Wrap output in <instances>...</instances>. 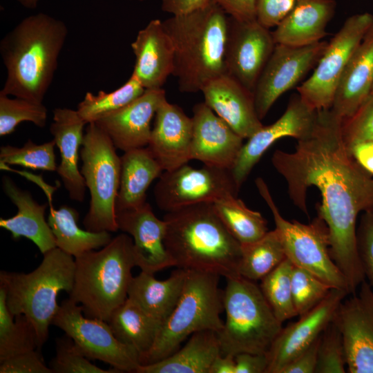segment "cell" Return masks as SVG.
Listing matches in <instances>:
<instances>
[{
  "label": "cell",
  "instance_id": "obj_27",
  "mask_svg": "<svg viewBox=\"0 0 373 373\" xmlns=\"http://www.w3.org/2000/svg\"><path fill=\"white\" fill-rule=\"evenodd\" d=\"M3 189L17 207L9 218H0V227L10 232L14 239L24 237L31 240L42 254L57 247L52 230L45 218L47 204H40L27 191L19 188L9 177L2 178Z\"/></svg>",
  "mask_w": 373,
  "mask_h": 373
},
{
  "label": "cell",
  "instance_id": "obj_13",
  "mask_svg": "<svg viewBox=\"0 0 373 373\" xmlns=\"http://www.w3.org/2000/svg\"><path fill=\"white\" fill-rule=\"evenodd\" d=\"M239 189L231 171L204 165L194 168L185 164L160 175L154 188L157 206L166 212L185 207L214 203L237 196Z\"/></svg>",
  "mask_w": 373,
  "mask_h": 373
},
{
  "label": "cell",
  "instance_id": "obj_55",
  "mask_svg": "<svg viewBox=\"0 0 373 373\" xmlns=\"http://www.w3.org/2000/svg\"><path fill=\"white\" fill-rule=\"evenodd\" d=\"M372 91H373V88H372Z\"/></svg>",
  "mask_w": 373,
  "mask_h": 373
},
{
  "label": "cell",
  "instance_id": "obj_31",
  "mask_svg": "<svg viewBox=\"0 0 373 373\" xmlns=\"http://www.w3.org/2000/svg\"><path fill=\"white\" fill-rule=\"evenodd\" d=\"M220 354L218 333L202 330L193 334L182 347L169 356L140 365L135 373H209Z\"/></svg>",
  "mask_w": 373,
  "mask_h": 373
},
{
  "label": "cell",
  "instance_id": "obj_1",
  "mask_svg": "<svg viewBox=\"0 0 373 373\" xmlns=\"http://www.w3.org/2000/svg\"><path fill=\"white\" fill-rule=\"evenodd\" d=\"M342 124L331 108L318 111L312 133L297 140L291 153L275 151L271 164L285 180L293 204L307 217V190H319L318 216L328 227L332 258L352 294L365 280L357 248V220L363 212L373 211V178L351 154Z\"/></svg>",
  "mask_w": 373,
  "mask_h": 373
},
{
  "label": "cell",
  "instance_id": "obj_46",
  "mask_svg": "<svg viewBox=\"0 0 373 373\" xmlns=\"http://www.w3.org/2000/svg\"><path fill=\"white\" fill-rule=\"evenodd\" d=\"M0 373H52L39 349L24 352L0 362Z\"/></svg>",
  "mask_w": 373,
  "mask_h": 373
},
{
  "label": "cell",
  "instance_id": "obj_3",
  "mask_svg": "<svg viewBox=\"0 0 373 373\" xmlns=\"http://www.w3.org/2000/svg\"><path fill=\"white\" fill-rule=\"evenodd\" d=\"M165 247L175 267L215 274L227 278L240 276L241 244L217 215L213 203H201L166 212Z\"/></svg>",
  "mask_w": 373,
  "mask_h": 373
},
{
  "label": "cell",
  "instance_id": "obj_29",
  "mask_svg": "<svg viewBox=\"0 0 373 373\" xmlns=\"http://www.w3.org/2000/svg\"><path fill=\"white\" fill-rule=\"evenodd\" d=\"M188 270L178 268L163 280L143 271L133 276L128 298L149 316L163 322L176 305L181 295Z\"/></svg>",
  "mask_w": 373,
  "mask_h": 373
},
{
  "label": "cell",
  "instance_id": "obj_51",
  "mask_svg": "<svg viewBox=\"0 0 373 373\" xmlns=\"http://www.w3.org/2000/svg\"><path fill=\"white\" fill-rule=\"evenodd\" d=\"M211 0H162V10L173 15H182L207 6Z\"/></svg>",
  "mask_w": 373,
  "mask_h": 373
},
{
  "label": "cell",
  "instance_id": "obj_50",
  "mask_svg": "<svg viewBox=\"0 0 373 373\" xmlns=\"http://www.w3.org/2000/svg\"><path fill=\"white\" fill-rule=\"evenodd\" d=\"M235 373H267V354L243 352L235 356Z\"/></svg>",
  "mask_w": 373,
  "mask_h": 373
},
{
  "label": "cell",
  "instance_id": "obj_2",
  "mask_svg": "<svg viewBox=\"0 0 373 373\" xmlns=\"http://www.w3.org/2000/svg\"><path fill=\"white\" fill-rule=\"evenodd\" d=\"M67 35L64 22L46 13L22 19L0 41L6 69L0 94L43 103Z\"/></svg>",
  "mask_w": 373,
  "mask_h": 373
},
{
  "label": "cell",
  "instance_id": "obj_7",
  "mask_svg": "<svg viewBox=\"0 0 373 373\" xmlns=\"http://www.w3.org/2000/svg\"><path fill=\"white\" fill-rule=\"evenodd\" d=\"M226 320L218 333L222 355L267 354L283 328L255 281L227 278L223 291Z\"/></svg>",
  "mask_w": 373,
  "mask_h": 373
},
{
  "label": "cell",
  "instance_id": "obj_5",
  "mask_svg": "<svg viewBox=\"0 0 373 373\" xmlns=\"http://www.w3.org/2000/svg\"><path fill=\"white\" fill-rule=\"evenodd\" d=\"M75 262L69 298L82 307L85 316L108 322L128 298L132 269L136 266L133 238L120 233L101 249L75 258Z\"/></svg>",
  "mask_w": 373,
  "mask_h": 373
},
{
  "label": "cell",
  "instance_id": "obj_20",
  "mask_svg": "<svg viewBox=\"0 0 373 373\" xmlns=\"http://www.w3.org/2000/svg\"><path fill=\"white\" fill-rule=\"evenodd\" d=\"M192 119L191 160L231 171L244 139L204 102L193 106Z\"/></svg>",
  "mask_w": 373,
  "mask_h": 373
},
{
  "label": "cell",
  "instance_id": "obj_36",
  "mask_svg": "<svg viewBox=\"0 0 373 373\" xmlns=\"http://www.w3.org/2000/svg\"><path fill=\"white\" fill-rule=\"evenodd\" d=\"M6 298V291L0 287V362L41 347L31 323L23 315L13 316Z\"/></svg>",
  "mask_w": 373,
  "mask_h": 373
},
{
  "label": "cell",
  "instance_id": "obj_24",
  "mask_svg": "<svg viewBox=\"0 0 373 373\" xmlns=\"http://www.w3.org/2000/svg\"><path fill=\"white\" fill-rule=\"evenodd\" d=\"M131 48L135 58L132 74L145 90L161 88L174 67V46L163 21H150L138 32Z\"/></svg>",
  "mask_w": 373,
  "mask_h": 373
},
{
  "label": "cell",
  "instance_id": "obj_8",
  "mask_svg": "<svg viewBox=\"0 0 373 373\" xmlns=\"http://www.w3.org/2000/svg\"><path fill=\"white\" fill-rule=\"evenodd\" d=\"M220 277L215 274L188 270L178 301L162 324L153 346L140 360L141 365L169 356L195 332L221 330L224 322L220 314L224 307L223 292L218 287Z\"/></svg>",
  "mask_w": 373,
  "mask_h": 373
},
{
  "label": "cell",
  "instance_id": "obj_30",
  "mask_svg": "<svg viewBox=\"0 0 373 373\" xmlns=\"http://www.w3.org/2000/svg\"><path fill=\"white\" fill-rule=\"evenodd\" d=\"M120 160V183L115 211L134 209L145 203L149 186L164 171L146 146L124 152Z\"/></svg>",
  "mask_w": 373,
  "mask_h": 373
},
{
  "label": "cell",
  "instance_id": "obj_44",
  "mask_svg": "<svg viewBox=\"0 0 373 373\" xmlns=\"http://www.w3.org/2000/svg\"><path fill=\"white\" fill-rule=\"evenodd\" d=\"M342 132L348 147L373 140V91L352 117L343 120Z\"/></svg>",
  "mask_w": 373,
  "mask_h": 373
},
{
  "label": "cell",
  "instance_id": "obj_35",
  "mask_svg": "<svg viewBox=\"0 0 373 373\" xmlns=\"http://www.w3.org/2000/svg\"><path fill=\"white\" fill-rule=\"evenodd\" d=\"M213 206L227 230L241 245L255 242L268 231L267 220L261 213L248 208L237 196L218 200Z\"/></svg>",
  "mask_w": 373,
  "mask_h": 373
},
{
  "label": "cell",
  "instance_id": "obj_11",
  "mask_svg": "<svg viewBox=\"0 0 373 373\" xmlns=\"http://www.w3.org/2000/svg\"><path fill=\"white\" fill-rule=\"evenodd\" d=\"M373 25V15L358 13L348 17L334 37L311 76L297 87L298 95L312 108L332 107L343 73L354 51Z\"/></svg>",
  "mask_w": 373,
  "mask_h": 373
},
{
  "label": "cell",
  "instance_id": "obj_47",
  "mask_svg": "<svg viewBox=\"0 0 373 373\" xmlns=\"http://www.w3.org/2000/svg\"><path fill=\"white\" fill-rule=\"evenodd\" d=\"M297 0H257L256 20L266 28L276 27L292 10Z\"/></svg>",
  "mask_w": 373,
  "mask_h": 373
},
{
  "label": "cell",
  "instance_id": "obj_42",
  "mask_svg": "<svg viewBox=\"0 0 373 373\" xmlns=\"http://www.w3.org/2000/svg\"><path fill=\"white\" fill-rule=\"evenodd\" d=\"M52 373H119L105 370L90 361L66 334L56 339V353L49 363Z\"/></svg>",
  "mask_w": 373,
  "mask_h": 373
},
{
  "label": "cell",
  "instance_id": "obj_33",
  "mask_svg": "<svg viewBox=\"0 0 373 373\" xmlns=\"http://www.w3.org/2000/svg\"><path fill=\"white\" fill-rule=\"evenodd\" d=\"M78 220L79 213L75 209L64 205L55 209L50 206L47 220L57 247L76 258L102 248L111 241L109 231L84 230L78 226Z\"/></svg>",
  "mask_w": 373,
  "mask_h": 373
},
{
  "label": "cell",
  "instance_id": "obj_16",
  "mask_svg": "<svg viewBox=\"0 0 373 373\" xmlns=\"http://www.w3.org/2000/svg\"><path fill=\"white\" fill-rule=\"evenodd\" d=\"M332 322L340 330L348 373H373V290L365 280L344 299Z\"/></svg>",
  "mask_w": 373,
  "mask_h": 373
},
{
  "label": "cell",
  "instance_id": "obj_52",
  "mask_svg": "<svg viewBox=\"0 0 373 373\" xmlns=\"http://www.w3.org/2000/svg\"><path fill=\"white\" fill-rule=\"evenodd\" d=\"M348 148L358 164L373 175V141L355 143Z\"/></svg>",
  "mask_w": 373,
  "mask_h": 373
},
{
  "label": "cell",
  "instance_id": "obj_34",
  "mask_svg": "<svg viewBox=\"0 0 373 373\" xmlns=\"http://www.w3.org/2000/svg\"><path fill=\"white\" fill-rule=\"evenodd\" d=\"M242 246L239 275L246 279L261 280L286 258V253L274 229L259 240Z\"/></svg>",
  "mask_w": 373,
  "mask_h": 373
},
{
  "label": "cell",
  "instance_id": "obj_25",
  "mask_svg": "<svg viewBox=\"0 0 373 373\" xmlns=\"http://www.w3.org/2000/svg\"><path fill=\"white\" fill-rule=\"evenodd\" d=\"M86 124L77 110L56 108L53 111V122L50 126V133L61 156L57 172L70 198L78 202L84 200L86 187L78 168L79 150L82 145Z\"/></svg>",
  "mask_w": 373,
  "mask_h": 373
},
{
  "label": "cell",
  "instance_id": "obj_39",
  "mask_svg": "<svg viewBox=\"0 0 373 373\" xmlns=\"http://www.w3.org/2000/svg\"><path fill=\"white\" fill-rule=\"evenodd\" d=\"M55 140L37 144L28 140L23 146H3L0 149L1 165H19L34 170L57 171Z\"/></svg>",
  "mask_w": 373,
  "mask_h": 373
},
{
  "label": "cell",
  "instance_id": "obj_28",
  "mask_svg": "<svg viewBox=\"0 0 373 373\" xmlns=\"http://www.w3.org/2000/svg\"><path fill=\"white\" fill-rule=\"evenodd\" d=\"M336 8V0H297L272 32L276 44L299 47L321 41Z\"/></svg>",
  "mask_w": 373,
  "mask_h": 373
},
{
  "label": "cell",
  "instance_id": "obj_6",
  "mask_svg": "<svg viewBox=\"0 0 373 373\" xmlns=\"http://www.w3.org/2000/svg\"><path fill=\"white\" fill-rule=\"evenodd\" d=\"M39 265L30 273L0 271V287L13 316L23 315L34 327L40 347L46 342L49 327L59 305L61 291L68 294L73 287L75 258L58 247L43 254Z\"/></svg>",
  "mask_w": 373,
  "mask_h": 373
},
{
  "label": "cell",
  "instance_id": "obj_56",
  "mask_svg": "<svg viewBox=\"0 0 373 373\" xmlns=\"http://www.w3.org/2000/svg\"><path fill=\"white\" fill-rule=\"evenodd\" d=\"M372 141H373V140Z\"/></svg>",
  "mask_w": 373,
  "mask_h": 373
},
{
  "label": "cell",
  "instance_id": "obj_41",
  "mask_svg": "<svg viewBox=\"0 0 373 373\" xmlns=\"http://www.w3.org/2000/svg\"><path fill=\"white\" fill-rule=\"evenodd\" d=\"M332 287L311 272L293 265L291 291L297 316H300L320 303Z\"/></svg>",
  "mask_w": 373,
  "mask_h": 373
},
{
  "label": "cell",
  "instance_id": "obj_10",
  "mask_svg": "<svg viewBox=\"0 0 373 373\" xmlns=\"http://www.w3.org/2000/svg\"><path fill=\"white\" fill-rule=\"evenodd\" d=\"M255 184L271 211L275 229L287 258L294 265L311 272L332 288L346 290L350 294L346 280L332 258L329 230L324 220L318 215L309 224L286 220L280 214L264 180L258 178Z\"/></svg>",
  "mask_w": 373,
  "mask_h": 373
},
{
  "label": "cell",
  "instance_id": "obj_4",
  "mask_svg": "<svg viewBox=\"0 0 373 373\" xmlns=\"http://www.w3.org/2000/svg\"><path fill=\"white\" fill-rule=\"evenodd\" d=\"M174 46L173 75L182 93L201 91L211 79L227 73L224 61L228 17L211 2L192 12L163 21Z\"/></svg>",
  "mask_w": 373,
  "mask_h": 373
},
{
  "label": "cell",
  "instance_id": "obj_45",
  "mask_svg": "<svg viewBox=\"0 0 373 373\" xmlns=\"http://www.w3.org/2000/svg\"><path fill=\"white\" fill-rule=\"evenodd\" d=\"M356 238L364 276L373 290V211L361 213Z\"/></svg>",
  "mask_w": 373,
  "mask_h": 373
},
{
  "label": "cell",
  "instance_id": "obj_54",
  "mask_svg": "<svg viewBox=\"0 0 373 373\" xmlns=\"http://www.w3.org/2000/svg\"><path fill=\"white\" fill-rule=\"evenodd\" d=\"M17 1L26 8L34 9L37 6V4L39 0H17ZM137 1H142L144 0H137Z\"/></svg>",
  "mask_w": 373,
  "mask_h": 373
},
{
  "label": "cell",
  "instance_id": "obj_15",
  "mask_svg": "<svg viewBox=\"0 0 373 373\" xmlns=\"http://www.w3.org/2000/svg\"><path fill=\"white\" fill-rule=\"evenodd\" d=\"M272 32L256 19L228 17L224 61L226 71L251 93L275 48Z\"/></svg>",
  "mask_w": 373,
  "mask_h": 373
},
{
  "label": "cell",
  "instance_id": "obj_38",
  "mask_svg": "<svg viewBox=\"0 0 373 373\" xmlns=\"http://www.w3.org/2000/svg\"><path fill=\"white\" fill-rule=\"evenodd\" d=\"M292 267L293 263L287 258L265 276L259 285L274 314L281 323L297 316L291 291Z\"/></svg>",
  "mask_w": 373,
  "mask_h": 373
},
{
  "label": "cell",
  "instance_id": "obj_48",
  "mask_svg": "<svg viewBox=\"0 0 373 373\" xmlns=\"http://www.w3.org/2000/svg\"><path fill=\"white\" fill-rule=\"evenodd\" d=\"M321 336L288 363L280 373H315Z\"/></svg>",
  "mask_w": 373,
  "mask_h": 373
},
{
  "label": "cell",
  "instance_id": "obj_23",
  "mask_svg": "<svg viewBox=\"0 0 373 373\" xmlns=\"http://www.w3.org/2000/svg\"><path fill=\"white\" fill-rule=\"evenodd\" d=\"M201 92L204 102L243 139L264 126L257 114L254 93L228 73L207 82Z\"/></svg>",
  "mask_w": 373,
  "mask_h": 373
},
{
  "label": "cell",
  "instance_id": "obj_40",
  "mask_svg": "<svg viewBox=\"0 0 373 373\" xmlns=\"http://www.w3.org/2000/svg\"><path fill=\"white\" fill-rule=\"evenodd\" d=\"M48 111L43 103L0 94V135H9L22 122H30L39 127L46 124Z\"/></svg>",
  "mask_w": 373,
  "mask_h": 373
},
{
  "label": "cell",
  "instance_id": "obj_14",
  "mask_svg": "<svg viewBox=\"0 0 373 373\" xmlns=\"http://www.w3.org/2000/svg\"><path fill=\"white\" fill-rule=\"evenodd\" d=\"M327 43L321 41L299 47L276 44L254 93L256 108L260 120L283 93L293 88L316 66Z\"/></svg>",
  "mask_w": 373,
  "mask_h": 373
},
{
  "label": "cell",
  "instance_id": "obj_37",
  "mask_svg": "<svg viewBox=\"0 0 373 373\" xmlns=\"http://www.w3.org/2000/svg\"><path fill=\"white\" fill-rule=\"evenodd\" d=\"M145 91L137 77L132 74L127 82L117 89L97 95L86 93L77 106V112L86 124L95 122L102 117L117 111L138 98Z\"/></svg>",
  "mask_w": 373,
  "mask_h": 373
},
{
  "label": "cell",
  "instance_id": "obj_43",
  "mask_svg": "<svg viewBox=\"0 0 373 373\" xmlns=\"http://www.w3.org/2000/svg\"><path fill=\"white\" fill-rule=\"evenodd\" d=\"M346 356L342 334L332 322L322 334L315 373H345Z\"/></svg>",
  "mask_w": 373,
  "mask_h": 373
},
{
  "label": "cell",
  "instance_id": "obj_26",
  "mask_svg": "<svg viewBox=\"0 0 373 373\" xmlns=\"http://www.w3.org/2000/svg\"><path fill=\"white\" fill-rule=\"evenodd\" d=\"M373 88V25L349 61L331 108L343 120L352 117Z\"/></svg>",
  "mask_w": 373,
  "mask_h": 373
},
{
  "label": "cell",
  "instance_id": "obj_32",
  "mask_svg": "<svg viewBox=\"0 0 373 373\" xmlns=\"http://www.w3.org/2000/svg\"><path fill=\"white\" fill-rule=\"evenodd\" d=\"M107 323L121 343L139 354L140 360L153 346L162 324L128 298L113 312Z\"/></svg>",
  "mask_w": 373,
  "mask_h": 373
},
{
  "label": "cell",
  "instance_id": "obj_53",
  "mask_svg": "<svg viewBox=\"0 0 373 373\" xmlns=\"http://www.w3.org/2000/svg\"><path fill=\"white\" fill-rule=\"evenodd\" d=\"M235 356L230 355H218L214 360L209 373H235Z\"/></svg>",
  "mask_w": 373,
  "mask_h": 373
},
{
  "label": "cell",
  "instance_id": "obj_17",
  "mask_svg": "<svg viewBox=\"0 0 373 373\" xmlns=\"http://www.w3.org/2000/svg\"><path fill=\"white\" fill-rule=\"evenodd\" d=\"M318 111L306 104L300 97L293 96L283 114L273 124L263 126L243 144L231 173L238 189L249 176L265 151L278 140L290 137L297 140L312 131Z\"/></svg>",
  "mask_w": 373,
  "mask_h": 373
},
{
  "label": "cell",
  "instance_id": "obj_22",
  "mask_svg": "<svg viewBox=\"0 0 373 373\" xmlns=\"http://www.w3.org/2000/svg\"><path fill=\"white\" fill-rule=\"evenodd\" d=\"M193 119L166 98L158 106L146 146L164 171H172L191 160Z\"/></svg>",
  "mask_w": 373,
  "mask_h": 373
},
{
  "label": "cell",
  "instance_id": "obj_12",
  "mask_svg": "<svg viewBox=\"0 0 373 373\" xmlns=\"http://www.w3.org/2000/svg\"><path fill=\"white\" fill-rule=\"evenodd\" d=\"M52 325L63 330L89 359L98 360L120 372H135L139 354L121 343L106 321L84 315L82 307L69 298L63 300Z\"/></svg>",
  "mask_w": 373,
  "mask_h": 373
},
{
  "label": "cell",
  "instance_id": "obj_49",
  "mask_svg": "<svg viewBox=\"0 0 373 373\" xmlns=\"http://www.w3.org/2000/svg\"><path fill=\"white\" fill-rule=\"evenodd\" d=\"M220 6L227 15L238 21L256 19L257 0H211Z\"/></svg>",
  "mask_w": 373,
  "mask_h": 373
},
{
  "label": "cell",
  "instance_id": "obj_19",
  "mask_svg": "<svg viewBox=\"0 0 373 373\" xmlns=\"http://www.w3.org/2000/svg\"><path fill=\"white\" fill-rule=\"evenodd\" d=\"M118 230L128 233L133 240L136 267L155 274L165 268L175 267L165 245V220L156 217L146 202L131 209L116 211Z\"/></svg>",
  "mask_w": 373,
  "mask_h": 373
},
{
  "label": "cell",
  "instance_id": "obj_9",
  "mask_svg": "<svg viewBox=\"0 0 373 373\" xmlns=\"http://www.w3.org/2000/svg\"><path fill=\"white\" fill-rule=\"evenodd\" d=\"M82 146L81 173L90 195L83 224L90 231L115 232L118 230L115 202L120 183V157L111 138L95 122L87 124Z\"/></svg>",
  "mask_w": 373,
  "mask_h": 373
},
{
  "label": "cell",
  "instance_id": "obj_18",
  "mask_svg": "<svg viewBox=\"0 0 373 373\" xmlns=\"http://www.w3.org/2000/svg\"><path fill=\"white\" fill-rule=\"evenodd\" d=\"M347 291L332 288L328 295L298 321L282 328L267 354V373H280L282 369L321 336L332 322Z\"/></svg>",
  "mask_w": 373,
  "mask_h": 373
},
{
  "label": "cell",
  "instance_id": "obj_21",
  "mask_svg": "<svg viewBox=\"0 0 373 373\" xmlns=\"http://www.w3.org/2000/svg\"><path fill=\"white\" fill-rule=\"evenodd\" d=\"M164 99L162 88L145 90L129 104L95 123L108 135L116 149L125 152L146 147L150 140L151 120Z\"/></svg>",
  "mask_w": 373,
  "mask_h": 373
}]
</instances>
